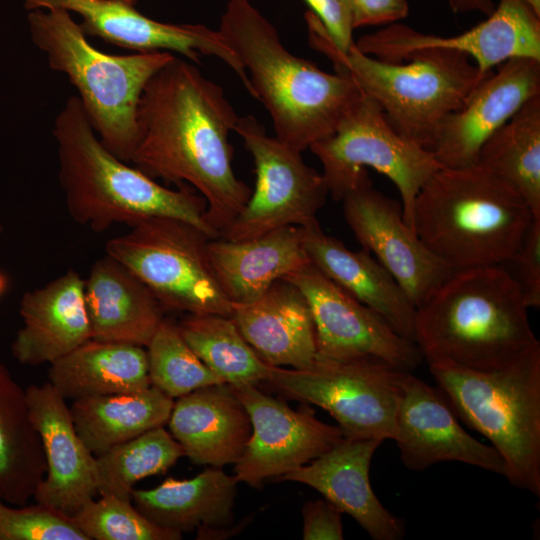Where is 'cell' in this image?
I'll list each match as a JSON object with an SVG mask.
<instances>
[{
	"instance_id": "cell-1",
	"label": "cell",
	"mask_w": 540,
	"mask_h": 540,
	"mask_svg": "<svg viewBox=\"0 0 540 540\" xmlns=\"http://www.w3.org/2000/svg\"><path fill=\"white\" fill-rule=\"evenodd\" d=\"M238 117L220 85L176 56L147 82L137 109L130 162L152 179L194 187L218 237L252 193L232 167L229 132Z\"/></svg>"
},
{
	"instance_id": "cell-2",
	"label": "cell",
	"mask_w": 540,
	"mask_h": 540,
	"mask_svg": "<svg viewBox=\"0 0 540 540\" xmlns=\"http://www.w3.org/2000/svg\"><path fill=\"white\" fill-rule=\"evenodd\" d=\"M528 309L502 265L457 269L416 308L414 342L428 363L499 369L540 346Z\"/></svg>"
},
{
	"instance_id": "cell-3",
	"label": "cell",
	"mask_w": 540,
	"mask_h": 540,
	"mask_svg": "<svg viewBox=\"0 0 540 540\" xmlns=\"http://www.w3.org/2000/svg\"><path fill=\"white\" fill-rule=\"evenodd\" d=\"M218 31L249 72L254 98L269 112L275 137L296 151L331 136L363 95L351 76L327 73L289 52L250 0H229Z\"/></svg>"
},
{
	"instance_id": "cell-4",
	"label": "cell",
	"mask_w": 540,
	"mask_h": 540,
	"mask_svg": "<svg viewBox=\"0 0 540 540\" xmlns=\"http://www.w3.org/2000/svg\"><path fill=\"white\" fill-rule=\"evenodd\" d=\"M59 183L69 215L78 224L103 232L114 224L130 227L168 217L188 222L212 238L204 197L187 184L167 188L112 154L91 126L78 96L56 115Z\"/></svg>"
},
{
	"instance_id": "cell-5",
	"label": "cell",
	"mask_w": 540,
	"mask_h": 540,
	"mask_svg": "<svg viewBox=\"0 0 540 540\" xmlns=\"http://www.w3.org/2000/svg\"><path fill=\"white\" fill-rule=\"evenodd\" d=\"M534 219L512 184L475 164L436 171L416 196L412 223L424 245L457 270L509 262Z\"/></svg>"
},
{
	"instance_id": "cell-6",
	"label": "cell",
	"mask_w": 540,
	"mask_h": 540,
	"mask_svg": "<svg viewBox=\"0 0 540 540\" xmlns=\"http://www.w3.org/2000/svg\"><path fill=\"white\" fill-rule=\"evenodd\" d=\"M304 17L309 45L330 59L335 72L351 76L380 105L399 135L428 150L443 119L492 73L481 74L469 55L447 49L415 50L399 63L364 54L355 43L342 52L313 12L308 10Z\"/></svg>"
},
{
	"instance_id": "cell-7",
	"label": "cell",
	"mask_w": 540,
	"mask_h": 540,
	"mask_svg": "<svg viewBox=\"0 0 540 540\" xmlns=\"http://www.w3.org/2000/svg\"><path fill=\"white\" fill-rule=\"evenodd\" d=\"M31 39L52 70L65 74L102 144L130 162L137 141V109L150 78L175 55L167 51L110 55L96 49L70 12L35 9L28 13Z\"/></svg>"
},
{
	"instance_id": "cell-8",
	"label": "cell",
	"mask_w": 540,
	"mask_h": 540,
	"mask_svg": "<svg viewBox=\"0 0 540 540\" xmlns=\"http://www.w3.org/2000/svg\"><path fill=\"white\" fill-rule=\"evenodd\" d=\"M428 364L455 415L500 454L509 483L540 496V346L489 371Z\"/></svg>"
},
{
	"instance_id": "cell-9",
	"label": "cell",
	"mask_w": 540,
	"mask_h": 540,
	"mask_svg": "<svg viewBox=\"0 0 540 540\" xmlns=\"http://www.w3.org/2000/svg\"><path fill=\"white\" fill-rule=\"evenodd\" d=\"M309 149L321 162L328 192L336 201L372 183L367 168L389 178L398 189L404 221L412 230L416 196L443 167L431 150L399 135L380 105L364 93L335 132Z\"/></svg>"
},
{
	"instance_id": "cell-10",
	"label": "cell",
	"mask_w": 540,
	"mask_h": 540,
	"mask_svg": "<svg viewBox=\"0 0 540 540\" xmlns=\"http://www.w3.org/2000/svg\"><path fill=\"white\" fill-rule=\"evenodd\" d=\"M210 239L188 222L158 217L110 239L105 250L134 273L164 309L231 316L232 303L209 263Z\"/></svg>"
},
{
	"instance_id": "cell-11",
	"label": "cell",
	"mask_w": 540,
	"mask_h": 540,
	"mask_svg": "<svg viewBox=\"0 0 540 540\" xmlns=\"http://www.w3.org/2000/svg\"><path fill=\"white\" fill-rule=\"evenodd\" d=\"M373 359L316 356L306 368L271 366L266 380L284 396L326 410L348 438L394 439L404 374Z\"/></svg>"
},
{
	"instance_id": "cell-12",
	"label": "cell",
	"mask_w": 540,
	"mask_h": 540,
	"mask_svg": "<svg viewBox=\"0 0 540 540\" xmlns=\"http://www.w3.org/2000/svg\"><path fill=\"white\" fill-rule=\"evenodd\" d=\"M233 131L252 155L256 182L247 204L219 238L251 239L316 221L329 194L322 174L304 162L301 152L268 136L254 116L238 117Z\"/></svg>"
},
{
	"instance_id": "cell-13",
	"label": "cell",
	"mask_w": 540,
	"mask_h": 540,
	"mask_svg": "<svg viewBox=\"0 0 540 540\" xmlns=\"http://www.w3.org/2000/svg\"><path fill=\"white\" fill-rule=\"evenodd\" d=\"M282 279L296 285L307 299L318 356L373 359L408 372L424 360L414 341L396 332L383 316L356 300L311 262Z\"/></svg>"
},
{
	"instance_id": "cell-14",
	"label": "cell",
	"mask_w": 540,
	"mask_h": 540,
	"mask_svg": "<svg viewBox=\"0 0 540 540\" xmlns=\"http://www.w3.org/2000/svg\"><path fill=\"white\" fill-rule=\"evenodd\" d=\"M252 426L235 463V480L260 488L269 478L291 472L321 456L344 439L338 425L316 418L307 403L298 410L261 392L256 385L233 386Z\"/></svg>"
},
{
	"instance_id": "cell-15",
	"label": "cell",
	"mask_w": 540,
	"mask_h": 540,
	"mask_svg": "<svg viewBox=\"0 0 540 540\" xmlns=\"http://www.w3.org/2000/svg\"><path fill=\"white\" fill-rule=\"evenodd\" d=\"M356 48L385 62H402L412 51L426 48L454 50L469 55L481 74L515 57L540 60V15L526 0H499L487 19L455 36L425 34L392 23L355 42Z\"/></svg>"
},
{
	"instance_id": "cell-16",
	"label": "cell",
	"mask_w": 540,
	"mask_h": 540,
	"mask_svg": "<svg viewBox=\"0 0 540 540\" xmlns=\"http://www.w3.org/2000/svg\"><path fill=\"white\" fill-rule=\"evenodd\" d=\"M27 10L60 8L75 12L86 35L136 52H176L194 64L202 55L224 61L254 95L248 74L217 30L202 24H171L151 19L121 0H24Z\"/></svg>"
},
{
	"instance_id": "cell-17",
	"label": "cell",
	"mask_w": 540,
	"mask_h": 540,
	"mask_svg": "<svg viewBox=\"0 0 540 540\" xmlns=\"http://www.w3.org/2000/svg\"><path fill=\"white\" fill-rule=\"evenodd\" d=\"M347 225L417 308L454 271L404 221L401 202L365 184L343 199Z\"/></svg>"
},
{
	"instance_id": "cell-18",
	"label": "cell",
	"mask_w": 540,
	"mask_h": 540,
	"mask_svg": "<svg viewBox=\"0 0 540 540\" xmlns=\"http://www.w3.org/2000/svg\"><path fill=\"white\" fill-rule=\"evenodd\" d=\"M457 419L438 387L406 372L393 439L404 466L422 471L456 461L504 476L505 464L497 450L472 437Z\"/></svg>"
},
{
	"instance_id": "cell-19",
	"label": "cell",
	"mask_w": 540,
	"mask_h": 540,
	"mask_svg": "<svg viewBox=\"0 0 540 540\" xmlns=\"http://www.w3.org/2000/svg\"><path fill=\"white\" fill-rule=\"evenodd\" d=\"M540 94V60L511 58L486 76L441 122L431 149L443 167L477 163L484 142L530 98Z\"/></svg>"
},
{
	"instance_id": "cell-20",
	"label": "cell",
	"mask_w": 540,
	"mask_h": 540,
	"mask_svg": "<svg viewBox=\"0 0 540 540\" xmlns=\"http://www.w3.org/2000/svg\"><path fill=\"white\" fill-rule=\"evenodd\" d=\"M25 391L46 461L33 499L72 517L98 494L96 456L77 433L66 399L49 382Z\"/></svg>"
},
{
	"instance_id": "cell-21",
	"label": "cell",
	"mask_w": 540,
	"mask_h": 540,
	"mask_svg": "<svg viewBox=\"0 0 540 540\" xmlns=\"http://www.w3.org/2000/svg\"><path fill=\"white\" fill-rule=\"evenodd\" d=\"M379 439L344 437L336 446L275 480L308 485L346 513L374 540H400L405 522L379 501L370 484L369 469Z\"/></svg>"
},
{
	"instance_id": "cell-22",
	"label": "cell",
	"mask_w": 540,
	"mask_h": 540,
	"mask_svg": "<svg viewBox=\"0 0 540 540\" xmlns=\"http://www.w3.org/2000/svg\"><path fill=\"white\" fill-rule=\"evenodd\" d=\"M85 280L69 269L21 299L23 326L12 353L24 365L51 364L91 339L84 297Z\"/></svg>"
},
{
	"instance_id": "cell-23",
	"label": "cell",
	"mask_w": 540,
	"mask_h": 540,
	"mask_svg": "<svg viewBox=\"0 0 540 540\" xmlns=\"http://www.w3.org/2000/svg\"><path fill=\"white\" fill-rule=\"evenodd\" d=\"M231 317L245 340L270 366L303 369L317 356L307 299L286 279L275 281L250 302L232 304Z\"/></svg>"
},
{
	"instance_id": "cell-24",
	"label": "cell",
	"mask_w": 540,
	"mask_h": 540,
	"mask_svg": "<svg viewBox=\"0 0 540 540\" xmlns=\"http://www.w3.org/2000/svg\"><path fill=\"white\" fill-rule=\"evenodd\" d=\"M167 423L185 456L194 464L214 467L235 464L252 432L249 415L228 383L179 397Z\"/></svg>"
},
{
	"instance_id": "cell-25",
	"label": "cell",
	"mask_w": 540,
	"mask_h": 540,
	"mask_svg": "<svg viewBox=\"0 0 540 540\" xmlns=\"http://www.w3.org/2000/svg\"><path fill=\"white\" fill-rule=\"evenodd\" d=\"M303 244L310 262L330 280L383 316L403 337L414 341L416 307L405 291L365 249L352 251L323 232L316 220L302 226Z\"/></svg>"
},
{
	"instance_id": "cell-26",
	"label": "cell",
	"mask_w": 540,
	"mask_h": 540,
	"mask_svg": "<svg viewBox=\"0 0 540 540\" xmlns=\"http://www.w3.org/2000/svg\"><path fill=\"white\" fill-rule=\"evenodd\" d=\"M91 339L147 347L163 318L148 287L113 257L98 259L84 286Z\"/></svg>"
},
{
	"instance_id": "cell-27",
	"label": "cell",
	"mask_w": 540,
	"mask_h": 540,
	"mask_svg": "<svg viewBox=\"0 0 540 540\" xmlns=\"http://www.w3.org/2000/svg\"><path fill=\"white\" fill-rule=\"evenodd\" d=\"M207 255L213 274L227 299L247 303L275 281L310 262L298 226L277 228L255 238H212Z\"/></svg>"
},
{
	"instance_id": "cell-28",
	"label": "cell",
	"mask_w": 540,
	"mask_h": 540,
	"mask_svg": "<svg viewBox=\"0 0 540 540\" xmlns=\"http://www.w3.org/2000/svg\"><path fill=\"white\" fill-rule=\"evenodd\" d=\"M237 483L220 467L208 468L190 479L167 478L152 489L134 488L131 501L153 523L180 533L197 529L198 538L206 539L233 522Z\"/></svg>"
},
{
	"instance_id": "cell-29",
	"label": "cell",
	"mask_w": 540,
	"mask_h": 540,
	"mask_svg": "<svg viewBox=\"0 0 540 540\" xmlns=\"http://www.w3.org/2000/svg\"><path fill=\"white\" fill-rule=\"evenodd\" d=\"M49 383L66 400L150 386L144 347L90 339L50 364Z\"/></svg>"
},
{
	"instance_id": "cell-30",
	"label": "cell",
	"mask_w": 540,
	"mask_h": 540,
	"mask_svg": "<svg viewBox=\"0 0 540 540\" xmlns=\"http://www.w3.org/2000/svg\"><path fill=\"white\" fill-rule=\"evenodd\" d=\"M45 473L43 447L26 391L0 362V498L10 505H26Z\"/></svg>"
},
{
	"instance_id": "cell-31",
	"label": "cell",
	"mask_w": 540,
	"mask_h": 540,
	"mask_svg": "<svg viewBox=\"0 0 540 540\" xmlns=\"http://www.w3.org/2000/svg\"><path fill=\"white\" fill-rule=\"evenodd\" d=\"M174 405L154 386L145 389L73 400L70 410L75 429L98 456L151 429L164 426Z\"/></svg>"
},
{
	"instance_id": "cell-32",
	"label": "cell",
	"mask_w": 540,
	"mask_h": 540,
	"mask_svg": "<svg viewBox=\"0 0 540 540\" xmlns=\"http://www.w3.org/2000/svg\"><path fill=\"white\" fill-rule=\"evenodd\" d=\"M476 164L512 184L540 218V94L484 142Z\"/></svg>"
},
{
	"instance_id": "cell-33",
	"label": "cell",
	"mask_w": 540,
	"mask_h": 540,
	"mask_svg": "<svg viewBox=\"0 0 540 540\" xmlns=\"http://www.w3.org/2000/svg\"><path fill=\"white\" fill-rule=\"evenodd\" d=\"M178 328L198 358L225 383L256 385L267 380L271 366L245 340L231 316L188 314Z\"/></svg>"
},
{
	"instance_id": "cell-34",
	"label": "cell",
	"mask_w": 540,
	"mask_h": 540,
	"mask_svg": "<svg viewBox=\"0 0 540 540\" xmlns=\"http://www.w3.org/2000/svg\"><path fill=\"white\" fill-rule=\"evenodd\" d=\"M185 456L182 446L160 426L96 456L100 496L131 499L134 485L165 473Z\"/></svg>"
},
{
	"instance_id": "cell-35",
	"label": "cell",
	"mask_w": 540,
	"mask_h": 540,
	"mask_svg": "<svg viewBox=\"0 0 540 540\" xmlns=\"http://www.w3.org/2000/svg\"><path fill=\"white\" fill-rule=\"evenodd\" d=\"M150 385L179 398L212 384L225 383L193 352L178 325L163 320L146 347Z\"/></svg>"
},
{
	"instance_id": "cell-36",
	"label": "cell",
	"mask_w": 540,
	"mask_h": 540,
	"mask_svg": "<svg viewBox=\"0 0 540 540\" xmlns=\"http://www.w3.org/2000/svg\"><path fill=\"white\" fill-rule=\"evenodd\" d=\"M88 540H179L182 533L146 518L131 499L100 496L70 517Z\"/></svg>"
},
{
	"instance_id": "cell-37",
	"label": "cell",
	"mask_w": 540,
	"mask_h": 540,
	"mask_svg": "<svg viewBox=\"0 0 540 540\" xmlns=\"http://www.w3.org/2000/svg\"><path fill=\"white\" fill-rule=\"evenodd\" d=\"M0 540H88L71 518L48 506H10L0 498Z\"/></svg>"
},
{
	"instance_id": "cell-38",
	"label": "cell",
	"mask_w": 540,
	"mask_h": 540,
	"mask_svg": "<svg viewBox=\"0 0 540 540\" xmlns=\"http://www.w3.org/2000/svg\"><path fill=\"white\" fill-rule=\"evenodd\" d=\"M515 279L528 308L540 306V218L534 219L513 258Z\"/></svg>"
},
{
	"instance_id": "cell-39",
	"label": "cell",
	"mask_w": 540,
	"mask_h": 540,
	"mask_svg": "<svg viewBox=\"0 0 540 540\" xmlns=\"http://www.w3.org/2000/svg\"><path fill=\"white\" fill-rule=\"evenodd\" d=\"M320 20L335 46L347 52L353 40V18L348 0H304Z\"/></svg>"
},
{
	"instance_id": "cell-40",
	"label": "cell",
	"mask_w": 540,
	"mask_h": 540,
	"mask_svg": "<svg viewBox=\"0 0 540 540\" xmlns=\"http://www.w3.org/2000/svg\"><path fill=\"white\" fill-rule=\"evenodd\" d=\"M342 512L324 499L308 501L302 509L304 540L344 539Z\"/></svg>"
},
{
	"instance_id": "cell-41",
	"label": "cell",
	"mask_w": 540,
	"mask_h": 540,
	"mask_svg": "<svg viewBox=\"0 0 540 540\" xmlns=\"http://www.w3.org/2000/svg\"><path fill=\"white\" fill-rule=\"evenodd\" d=\"M354 28L395 23L409 13L407 0H348Z\"/></svg>"
},
{
	"instance_id": "cell-42",
	"label": "cell",
	"mask_w": 540,
	"mask_h": 540,
	"mask_svg": "<svg viewBox=\"0 0 540 540\" xmlns=\"http://www.w3.org/2000/svg\"><path fill=\"white\" fill-rule=\"evenodd\" d=\"M455 13L480 12L489 16L495 9L493 0H448Z\"/></svg>"
},
{
	"instance_id": "cell-43",
	"label": "cell",
	"mask_w": 540,
	"mask_h": 540,
	"mask_svg": "<svg viewBox=\"0 0 540 540\" xmlns=\"http://www.w3.org/2000/svg\"><path fill=\"white\" fill-rule=\"evenodd\" d=\"M8 287V278L7 276L0 271V297L5 293Z\"/></svg>"
},
{
	"instance_id": "cell-44",
	"label": "cell",
	"mask_w": 540,
	"mask_h": 540,
	"mask_svg": "<svg viewBox=\"0 0 540 540\" xmlns=\"http://www.w3.org/2000/svg\"><path fill=\"white\" fill-rule=\"evenodd\" d=\"M531 7L534 9V11L540 15V0H526Z\"/></svg>"
},
{
	"instance_id": "cell-45",
	"label": "cell",
	"mask_w": 540,
	"mask_h": 540,
	"mask_svg": "<svg viewBox=\"0 0 540 540\" xmlns=\"http://www.w3.org/2000/svg\"><path fill=\"white\" fill-rule=\"evenodd\" d=\"M129 5L135 6L138 0H121Z\"/></svg>"
},
{
	"instance_id": "cell-46",
	"label": "cell",
	"mask_w": 540,
	"mask_h": 540,
	"mask_svg": "<svg viewBox=\"0 0 540 540\" xmlns=\"http://www.w3.org/2000/svg\"><path fill=\"white\" fill-rule=\"evenodd\" d=\"M1 230H2V226H1V223H0V232H1Z\"/></svg>"
}]
</instances>
